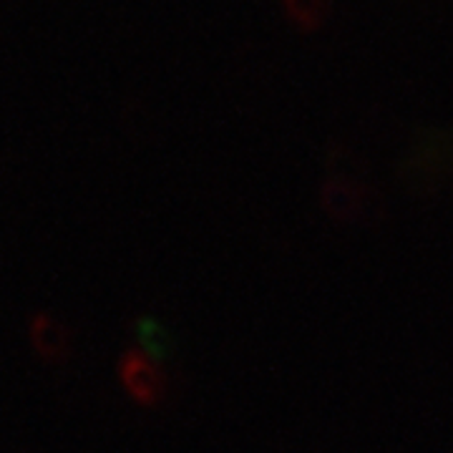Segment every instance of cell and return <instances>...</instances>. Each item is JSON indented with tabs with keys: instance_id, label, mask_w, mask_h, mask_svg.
Masks as SVG:
<instances>
[{
	"instance_id": "obj_1",
	"label": "cell",
	"mask_w": 453,
	"mask_h": 453,
	"mask_svg": "<svg viewBox=\"0 0 453 453\" xmlns=\"http://www.w3.org/2000/svg\"><path fill=\"white\" fill-rule=\"evenodd\" d=\"M119 378L134 403L154 408L166 395V375L162 365L146 357L139 348H129L119 360Z\"/></svg>"
},
{
	"instance_id": "obj_3",
	"label": "cell",
	"mask_w": 453,
	"mask_h": 453,
	"mask_svg": "<svg viewBox=\"0 0 453 453\" xmlns=\"http://www.w3.org/2000/svg\"><path fill=\"white\" fill-rule=\"evenodd\" d=\"M323 207L338 222H356L365 211V189L348 177H330L323 184Z\"/></svg>"
},
{
	"instance_id": "obj_2",
	"label": "cell",
	"mask_w": 453,
	"mask_h": 453,
	"mask_svg": "<svg viewBox=\"0 0 453 453\" xmlns=\"http://www.w3.org/2000/svg\"><path fill=\"white\" fill-rule=\"evenodd\" d=\"M28 340L35 356L46 365H64L73 353L71 327L50 312H33L28 320Z\"/></svg>"
},
{
	"instance_id": "obj_4",
	"label": "cell",
	"mask_w": 453,
	"mask_h": 453,
	"mask_svg": "<svg viewBox=\"0 0 453 453\" xmlns=\"http://www.w3.org/2000/svg\"><path fill=\"white\" fill-rule=\"evenodd\" d=\"M134 338L139 342V350L159 365L174 353V340L169 335V330L151 315H142L134 320Z\"/></svg>"
}]
</instances>
